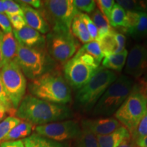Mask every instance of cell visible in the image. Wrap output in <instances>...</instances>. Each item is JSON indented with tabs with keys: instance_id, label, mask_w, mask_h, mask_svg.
<instances>
[{
	"instance_id": "cell-1",
	"label": "cell",
	"mask_w": 147,
	"mask_h": 147,
	"mask_svg": "<svg viewBox=\"0 0 147 147\" xmlns=\"http://www.w3.org/2000/svg\"><path fill=\"white\" fill-rule=\"evenodd\" d=\"M15 115L21 120L37 126L67 120L74 116L68 106L42 100L32 95L23 97Z\"/></svg>"
},
{
	"instance_id": "cell-2",
	"label": "cell",
	"mask_w": 147,
	"mask_h": 147,
	"mask_svg": "<svg viewBox=\"0 0 147 147\" xmlns=\"http://www.w3.org/2000/svg\"><path fill=\"white\" fill-rule=\"evenodd\" d=\"M27 87L31 95L42 100L63 105L71 101V88L57 69L31 80Z\"/></svg>"
},
{
	"instance_id": "cell-3",
	"label": "cell",
	"mask_w": 147,
	"mask_h": 147,
	"mask_svg": "<svg viewBox=\"0 0 147 147\" xmlns=\"http://www.w3.org/2000/svg\"><path fill=\"white\" fill-rule=\"evenodd\" d=\"M14 61L30 80L57 69V62L49 55L46 48H29L18 44Z\"/></svg>"
},
{
	"instance_id": "cell-4",
	"label": "cell",
	"mask_w": 147,
	"mask_h": 147,
	"mask_svg": "<svg viewBox=\"0 0 147 147\" xmlns=\"http://www.w3.org/2000/svg\"><path fill=\"white\" fill-rule=\"evenodd\" d=\"M117 78L115 71L100 66L89 81L77 91L75 95L76 107L83 111L91 110Z\"/></svg>"
},
{
	"instance_id": "cell-5",
	"label": "cell",
	"mask_w": 147,
	"mask_h": 147,
	"mask_svg": "<svg viewBox=\"0 0 147 147\" xmlns=\"http://www.w3.org/2000/svg\"><path fill=\"white\" fill-rule=\"evenodd\" d=\"M134 85V80L130 76L125 74L119 76L95 104L93 114L104 116L113 115L127 98Z\"/></svg>"
},
{
	"instance_id": "cell-6",
	"label": "cell",
	"mask_w": 147,
	"mask_h": 147,
	"mask_svg": "<svg viewBox=\"0 0 147 147\" xmlns=\"http://www.w3.org/2000/svg\"><path fill=\"white\" fill-rule=\"evenodd\" d=\"M146 97L139 84H135L127 98L116 111L115 117L131 136L146 114Z\"/></svg>"
},
{
	"instance_id": "cell-7",
	"label": "cell",
	"mask_w": 147,
	"mask_h": 147,
	"mask_svg": "<svg viewBox=\"0 0 147 147\" xmlns=\"http://www.w3.org/2000/svg\"><path fill=\"white\" fill-rule=\"evenodd\" d=\"M41 13L53 31H70L71 25L79 11L73 0H48L42 1Z\"/></svg>"
},
{
	"instance_id": "cell-8",
	"label": "cell",
	"mask_w": 147,
	"mask_h": 147,
	"mask_svg": "<svg viewBox=\"0 0 147 147\" xmlns=\"http://www.w3.org/2000/svg\"><path fill=\"white\" fill-rule=\"evenodd\" d=\"M79 42L71 31L51 30L46 37V49L56 62L65 64L76 54Z\"/></svg>"
},
{
	"instance_id": "cell-9",
	"label": "cell",
	"mask_w": 147,
	"mask_h": 147,
	"mask_svg": "<svg viewBox=\"0 0 147 147\" xmlns=\"http://www.w3.org/2000/svg\"><path fill=\"white\" fill-rule=\"evenodd\" d=\"M0 75L9 99L16 110L25 97L27 86L26 77L14 61L3 65Z\"/></svg>"
},
{
	"instance_id": "cell-10",
	"label": "cell",
	"mask_w": 147,
	"mask_h": 147,
	"mask_svg": "<svg viewBox=\"0 0 147 147\" xmlns=\"http://www.w3.org/2000/svg\"><path fill=\"white\" fill-rule=\"evenodd\" d=\"M99 67L87 63L75 54L64 64L63 76L70 88L78 90L89 81Z\"/></svg>"
},
{
	"instance_id": "cell-11",
	"label": "cell",
	"mask_w": 147,
	"mask_h": 147,
	"mask_svg": "<svg viewBox=\"0 0 147 147\" xmlns=\"http://www.w3.org/2000/svg\"><path fill=\"white\" fill-rule=\"evenodd\" d=\"M36 134L59 142L78 138L81 134V126L76 120H64L38 125Z\"/></svg>"
},
{
	"instance_id": "cell-12",
	"label": "cell",
	"mask_w": 147,
	"mask_h": 147,
	"mask_svg": "<svg viewBox=\"0 0 147 147\" xmlns=\"http://www.w3.org/2000/svg\"><path fill=\"white\" fill-rule=\"evenodd\" d=\"M127 76L138 78L147 72V47L136 44L128 53L125 65Z\"/></svg>"
},
{
	"instance_id": "cell-13",
	"label": "cell",
	"mask_w": 147,
	"mask_h": 147,
	"mask_svg": "<svg viewBox=\"0 0 147 147\" xmlns=\"http://www.w3.org/2000/svg\"><path fill=\"white\" fill-rule=\"evenodd\" d=\"M127 22L124 32L134 40L147 38V13L146 12H126Z\"/></svg>"
},
{
	"instance_id": "cell-14",
	"label": "cell",
	"mask_w": 147,
	"mask_h": 147,
	"mask_svg": "<svg viewBox=\"0 0 147 147\" xmlns=\"http://www.w3.org/2000/svg\"><path fill=\"white\" fill-rule=\"evenodd\" d=\"M16 2L21 5L23 12L24 19L27 26L34 29L42 34L50 32L51 27L41 12L21 2V1H16Z\"/></svg>"
},
{
	"instance_id": "cell-15",
	"label": "cell",
	"mask_w": 147,
	"mask_h": 147,
	"mask_svg": "<svg viewBox=\"0 0 147 147\" xmlns=\"http://www.w3.org/2000/svg\"><path fill=\"white\" fill-rule=\"evenodd\" d=\"M80 126L89 130L97 136L109 134L121 126V123L115 118H101L97 119H84Z\"/></svg>"
},
{
	"instance_id": "cell-16",
	"label": "cell",
	"mask_w": 147,
	"mask_h": 147,
	"mask_svg": "<svg viewBox=\"0 0 147 147\" xmlns=\"http://www.w3.org/2000/svg\"><path fill=\"white\" fill-rule=\"evenodd\" d=\"M12 32L20 45L29 48H46V37L27 25L20 30L13 29Z\"/></svg>"
},
{
	"instance_id": "cell-17",
	"label": "cell",
	"mask_w": 147,
	"mask_h": 147,
	"mask_svg": "<svg viewBox=\"0 0 147 147\" xmlns=\"http://www.w3.org/2000/svg\"><path fill=\"white\" fill-rule=\"evenodd\" d=\"M96 137L99 147H118L125 140L131 138V134L124 126L121 125L112 133Z\"/></svg>"
},
{
	"instance_id": "cell-18",
	"label": "cell",
	"mask_w": 147,
	"mask_h": 147,
	"mask_svg": "<svg viewBox=\"0 0 147 147\" xmlns=\"http://www.w3.org/2000/svg\"><path fill=\"white\" fill-rule=\"evenodd\" d=\"M18 45V42L14 36L13 32L8 34L3 33L1 47L3 65L15 59L17 54Z\"/></svg>"
},
{
	"instance_id": "cell-19",
	"label": "cell",
	"mask_w": 147,
	"mask_h": 147,
	"mask_svg": "<svg viewBox=\"0 0 147 147\" xmlns=\"http://www.w3.org/2000/svg\"><path fill=\"white\" fill-rule=\"evenodd\" d=\"M128 51L125 49L122 52L104 57L102 61V67L113 71H121L125 65Z\"/></svg>"
},
{
	"instance_id": "cell-20",
	"label": "cell",
	"mask_w": 147,
	"mask_h": 147,
	"mask_svg": "<svg viewBox=\"0 0 147 147\" xmlns=\"http://www.w3.org/2000/svg\"><path fill=\"white\" fill-rule=\"evenodd\" d=\"M23 142L25 147H68L66 143L56 142L36 133L23 139Z\"/></svg>"
},
{
	"instance_id": "cell-21",
	"label": "cell",
	"mask_w": 147,
	"mask_h": 147,
	"mask_svg": "<svg viewBox=\"0 0 147 147\" xmlns=\"http://www.w3.org/2000/svg\"><path fill=\"white\" fill-rule=\"evenodd\" d=\"M33 125L25 121H22L12 129L6 137L3 139L4 142L7 141L18 140L29 136L32 134Z\"/></svg>"
},
{
	"instance_id": "cell-22",
	"label": "cell",
	"mask_w": 147,
	"mask_h": 147,
	"mask_svg": "<svg viewBox=\"0 0 147 147\" xmlns=\"http://www.w3.org/2000/svg\"><path fill=\"white\" fill-rule=\"evenodd\" d=\"M78 14L74 18L71 25L70 31L73 36L76 39H78L80 42L84 44L88 43V42H91L92 40L91 39V37L89 36V32H88L87 27H86L81 18H80Z\"/></svg>"
},
{
	"instance_id": "cell-23",
	"label": "cell",
	"mask_w": 147,
	"mask_h": 147,
	"mask_svg": "<svg viewBox=\"0 0 147 147\" xmlns=\"http://www.w3.org/2000/svg\"><path fill=\"white\" fill-rule=\"evenodd\" d=\"M90 18H91V20L97 28L99 33V38L107 34H109L114 30L112 28V26L110 25L108 20L99 10V9H95L91 14Z\"/></svg>"
},
{
	"instance_id": "cell-24",
	"label": "cell",
	"mask_w": 147,
	"mask_h": 147,
	"mask_svg": "<svg viewBox=\"0 0 147 147\" xmlns=\"http://www.w3.org/2000/svg\"><path fill=\"white\" fill-rule=\"evenodd\" d=\"M114 32L115 30L97 39L104 57L118 53V45L114 36Z\"/></svg>"
},
{
	"instance_id": "cell-25",
	"label": "cell",
	"mask_w": 147,
	"mask_h": 147,
	"mask_svg": "<svg viewBox=\"0 0 147 147\" xmlns=\"http://www.w3.org/2000/svg\"><path fill=\"white\" fill-rule=\"evenodd\" d=\"M79 49L94 59L99 65H100L101 61L104 57V55L101 50L100 45L97 40H92L88 43L84 44Z\"/></svg>"
},
{
	"instance_id": "cell-26",
	"label": "cell",
	"mask_w": 147,
	"mask_h": 147,
	"mask_svg": "<svg viewBox=\"0 0 147 147\" xmlns=\"http://www.w3.org/2000/svg\"><path fill=\"white\" fill-rule=\"evenodd\" d=\"M127 14L126 11L118 3H115L112 10L110 15V24L114 27H123L126 26Z\"/></svg>"
},
{
	"instance_id": "cell-27",
	"label": "cell",
	"mask_w": 147,
	"mask_h": 147,
	"mask_svg": "<svg viewBox=\"0 0 147 147\" xmlns=\"http://www.w3.org/2000/svg\"><path fill=\"white\" fill-rule=\"evenodd\" d=\"M80 135L76 139V147H99L96 136L87 129L82 127Z\"/></svg>"
},
{
	"instance_id": "cell-28",
	"label": "cell",
	"mask_w": 147,
	"mask_h": 147,
	"mask_svg": "<svg viewBox=\"0 0 147 147\" xmlns=\"http://www.w3.org/2000/svg\"><path fill=\"white\" fill-rule=\"evenodd\" d=\"M117 3L126 12H144L147 10V1L134 0H118Z\"/></svg>"
},
{
	"instance_id": "cell-29",
	"label": "cell",
	"mask_w": 147,
	"mask_h": 147,
	"mask_svg": "<svg viewBox=\"0 0 147 147\" xmlns=\"http://www.w3.org/2000/svg\"><path fill=\"white\" fill-rule=\"evenodd\" d=\"M21 120L16 117H8L0 122V141L3 140L11 130L19 123Z\"/></svg>"
},
{
	"instance_id": "cell-30",
	"label": "cell",
	"mask_w": 147,
	"mask_h": 147,
	"mask_svg": "<svg viewBox=\"0 0 147 147\" xmlns=\"http://www.w3.org/2000/svg\"><path fill=\"white\" fill-rule=\"evenodd\" d=\"M78 15L82 19V21H83L86 27H87L91 40H97L99 38L98 30H97V28L91 20V18H90V16L88 14L82 13V12H80Z\"/></svg>"
},
{
	"instance_id": "cell-31",
	"label": "cell",
	"mask_w": 147,
	"mask_h": 147,
	"mask_svg": "<svg viewBox=\"0 0 147 147\" xmlns=\"http://www.w3.org/2000/svg\"><path fill=\"white\" fill-rule=\"evenodd\" d=\"M73 3L80 12L92 13L97 7L96 2L93 0H73Z\"/></svg>"
},
{
	"instance_id": "cell-32",
	"label": "cell",
	"mask_w": 147,
	"mask_h": 147,
	"mask_svg": "<svg viewBox=\"0 0 147 147\" xmlns=\"http://www.w3.org/2000/svg\"><path fill=\"white\" fill-rule=\"evenodd\" d=\"M99 8V10L104 14L110 23V15L115 1L114 0H97L95 1Z\"/></svg>"
},
{
	"instance_id": "cell-33",
	"label": "cell",
	"mask_w": 147,
	"mask_h": 147,
	"mask_svg": "<svg viewBox=\"0 0 147 147\" xmlns=\"http://www.w3.org/2000/svg\"><path fill=\"white\" fill-rule=\"evenodd\" d=\"M147 135V110L135 132L131 136L132 140L136 141L138 138Z\"/></svg>"
},
{
	"instance_id": "cell-34",
	"label": "cell",
	"mask_w": 147,
	"mask_h": 147,
	"mask_svg": "<svg viewBox=\"0 0 147 147\" xmlns=\"http://www.w3.org/2000/svg\"><path fill=\"white\" fill-rule=\"evenodd\" d=\"M0 101L2 103L3 105L4 106L7 111H14L15 110L14 109L13 106H12L11 101L9 99L8 95L7 94L4 86H3L1 75H0Z\"/></svg>"
},
{
	"instance_id": "cell-35",
	"label": "cell",
	"mask_w": 147,
	"mask_h": 147,
	"mask_svg": "<svg viewBox=\"0 0 147 147\" xmlns=\"http://www.w3.org/2000/svg\"><path fill=\"white\" fill-rule=\"evenodd\" d=\"M6 4V9H5V14L7 16L14 15V14H19L23 16V10L21 8V5L14 1L11 0H5Z\"/></svg>"
},
{
	"instance_id": "cell-36",
	"label": "cell",
	"mask_w": 147,
	"mask_h": 147,
	"mask_svg": "<svg viewBox=\"0 0 147 147\" xmlns=\"http://www.w3.org/2000/svg\"><path fill=\"white\" fill-rule=\"evenodd\" d=\"M7 16L9 18L11 25H12V27H14V30H20L27 25L23 16L19 15V14H14V15Z\"/></svg>"
},
{
	"instance_id": "cell-37",
	"label": "cell",
	"mask_w": 147,
	"mask_h": 147,
	"mask_svg": "<svg viewBox=\"0 0 147 147\" xmlns=\"http://www.w3.org/2000/svg\"><path fill=\"white\" fill-rule=\"evenodd\" d=\"M0 29L5 34L12 33L13 31L8 17L4 13H0Z\"/></svg>"
},
{
	"instance_id": "cell-38",
	"label": "cell",
	"mask_w": 147,
	"mask_h": 147,
	"mask_svg": "<svg viewBox=\"0 0 147 147\" xmlns=\"http://www.w3.org/2000/svg\"><path fill=\"white\" fill-rule=\"evenodd\" d=\"M114 36H115V40L117 41V45H118V53L122 52L125 50V47L126 43V38L123 34L121 33H119L115 32H114Z\"/></svg>"
},
{
	"instance_id": "cell-39",
	"label": "cell",
	"mask_w": 147,
	"mask_h": 147,
	"mask_svg": "<svg viewBox=\"0 0 147 147\" xmlns=\"http://www.w3.org/2000/svg\"><path fill=\"white\" fill-rule=\"evenodd\" d=\"M0 147H25L23 140H18L14 141H7L3 142L0 144Z\"/></svg>"
},
{
	"instance_id": "cell-40",
	"label": "cell",
	"mask_w": 147,
	"mask_h": 147,
	"mask_svg": "<svg viewBox=\"0 0 147 147\" xmlns=\"http://www.w3.org/2000/svg\"><path fill=\"white\" fill-rule=\"evenodd\" d=\"M21 1L36 9H40L42 5V1L40 0H22Z\"/></svg>"
},
{
	"instance_id": "cell-41",
	"label": "cell",
	"mask_w": 147,
	"mask_h": 147,
	"mask_svg": "<svg viewBox=\"0 0 147 147\" xmlns=\"http://www.w3.org/2000/svg\"><path fill=\"white\" fill-rule=\"evenodd\" d=\"M118 147H138L135 141L132 138L126 140L123 142H122Z\"/></svg>"
},
{
	"instance_id": "cell-42",
	"label": "cell",
	"mask_w": 147,
	"mask_h": 147,
	"mask_svg": "<svg viewBox=\"0 0 147 147\" xmlns=\"http://www.w3.org/2000/svg\"><path fill=\"white\" fill-rule=\"evenodd\" d=\"M135 142L138 147H147V135L139 138Z\"/></svg>"
},
{
	"instance_id": "cell-43",
	"label": "cell",
	"mask_w": 147,
	"mask_h": 147,
	"mask_svg": "<svg viewBox=\"0 0 147 147\" xmlns=\"http://www.w3.org/2000/svg\"><path fill=\"white\" fill-rule=\"evenodd\" d=\"M3 32L0 29V69L3 67V62L2 57V52H1V47H2V40H3Z\"/></svg>"
},
{
	"instance_id": "cell-44",
	"label": "cell",
	"mask_w": 147,
	"mask_h": 147,
	"mask_svg": "<svg viewBox=\"0 0 147 147\" xmlns=\"http://www.w3.org/2000/svg\"><path fill=\"white\" fill-rule=\"evenodd\" d=\"M139 85L147 99V75L144 77V80H143V81H142V84H139Z\"/></svg>"
},
{
	"instance_id": "cell-45",
	"label": "cell",
	"mask_w": 147,
	"mask_h": 147,
	"mask_svg": "<svg viewBox=\"0 0 147 147\" xmlns=\"http://www.w3.org/2000/svg\"><path fill=\"white\" fill-rule=\"evenodd\" d=\"M6 9V4L5 0H0V13H4Z\"/></svg>"
},
{
	"instance_id": "cell-46",
	"label": "cell",
	"mask_w": 147,
	"mask_h": 147,
	"mask_svg": "<svg viewBox=\"0 0 147 147\" xmlns=\"http://www.w3.org/2000/svg\"><path fill=\"white\" fill-rule=\"evenodd\" d=\"M7 110L5 109H2V110H0V122L3 120V119L4 118L5 115H6L7 113Z\"/></svg>"
},
{
	"instance_id": "cell-47",
	"label": "cell",
	"mask_w": 147,
	"mask_h": 147,
	"mask_svg": "<svg viewBox=\"0 0 147 147\" xmlns=\"http://www.w3.org/2000/svg\"><path fill=\"white\" fill-rule=\"evenodd\" d=\"M2 109H5V108L4 107V106L3 105L2 103L1 102V101H0V110H2ZM6 110V109H5Z\"/></svg>"
},
{
	"instance_id": "cell-48",
	"label": "cell",
	"mask_w": 147,
	"mask_h": 147,
	"mask_svg": "<svg viewBox=\"0 0 147 147\" xmlns=\"http://www.w3.org/2000/svg\"><path fill=\"white\" fill-rule=\"evenodd\" d=\"M146 47H147V43H146Z\"/></svg>"
}]
</instances>
